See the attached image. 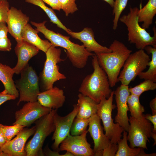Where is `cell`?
Listing matches in <instances>:
<instances>
[{
  "label": "cell",
  "instance_id": "cell-1",
  "mask_svg": "<svg viewBox=\"0 0 156 156\" xmlns=\"http://www.w3.org/2000/svg\"><path fill=\"white\" fill-rule=\"evenodd\" d=\"M47 21L39 23L31 21V23L41 33L52 46L62 47L66 50L67 57L73 66L82 69L86 66L89 57L94 53L88 51L83 45L75 43L70 40V37L56 33L47 28L45 25Z\"/></svg>",
  "mask_w": 156,
  "mask_h": 156
},
{
  "label": "cell",
  "instance_id": "cell-2",
  "mask_svg": "<svg viewBox=\"0 0 156 156\" xmlns=\"http://www.w3.org/2000/svg\"><path fill=\"white\" fill-rule=\"evenodd\" d=\"M112 51L109 53L95 54L98 63L108 77L110 86H115L120 70L132 51L123 43L114 40L109 47Z\"/></svg>",
  "mask_w": 156,
  "mask_h": 156
},
{
  "label": "cell",
  "instance_id": "cell-3",
  "mask_svg": "<svg viewBox=\"0 0 156 156\" xmlns=\"http://www.w3.org/2000/svg\"><path fill=\"white\" fill-rule=\"evenodd\" d=\"M92 56L93 71L83 79L78 91L99 103L103 99L109 98L112 91L107 75L99 65L96 55Z\"/></svg>",
  "mask_w": 156,
  "mask_h": 156
},
{
  "label": "cell",
  "instance_id": "cell-4",
  "mask_svg": "<svg viewBox=\"0 0 156 156\" xmlns=\"http://www.w3.org/2000/svg\"><path fill=\"white\" fill-rule=\"evenodd\" d=\"M139 8L131 7L129 11L127 14L120 17L119 20L125 24L128 31L129 42L135 44L139 49H144L147 46H151L156 48V30L154 27L153 28L154 34L153 36L146 29L139 24L137 13Z\"/></svg>",
  "mask_w": 156,
  "mask_h": 156
},
{
  "label": "cell",
  "instance_id": "cell-5",
  "mask_svg": "<svg viewBox=\"0 0 156 156\" xmlns=\"http://www.w3.org/2000/svg\"><path fill=\"white\" fill-rule=\"evenodd\" d=\"M57 111V109H52L49 113L35 122L34 135L25 147L26 156L44 155L42 146L46 138L55 130L53 115Z\"/></svg>",
  "mask_w": 156,
  "mask_h": 156
},
{
  "label": "cell",
  "instance_id": "cell-6",
  "mask_svg": "<svg viewBox=\"0 0 156 156\" xmlns=\"http://www.w3.org/2000/svg\"><path fill=\"white\" fill-rule=\"evenodd\" d=\"M45 53L46 60L40 78L44 91L53 88L54 83L56 81L66 78L65 75L60 72L57 64L65 60L60 57V49L52 45Z\"/></svg>",
  "mask_w": 156,
  "mask_h": 156
},
{
  "label": "cell",
  "instance_id": "cell-7",
  "mask_svg": "<svg viewBox=\"0 0 156 156\" xmlns=\"http://www.w3.org/2000/svg\"><path fill=\"white\" fill-rule=\"evenodd\" d=\"M114 91L108 98H104L98 103L97 114L101 120L105 134L112 143L117 144L121 138L124 130L118 123H114L112 112L116 106L113 104Z\"/></svg>",
  "mask_w": 156,
  "mask_h": 156
},
{
  "label": "cell",
  "instance_id": "cell-8",
  "mask_svg": "<svg viewBox=\"0 0 156 156\" xmlns=\"http://www.w3.org/2000/svg\"><path fill=\"white\" fill-rule=\"evenodd\" d=\"M21 77L15 85L19 92L18 105L22 102H34L37 100L40 91L39 78L32 67L27 64L21 71Z\"/></svg>",
  "mask_w": 156,
  "mask_h": 156
},
{
  "label": "cell",
  "instance_id": "cell-9",
  "mask_svg": "<svg viewBox=\"0 0 156 156\" xmlns=\"http://www.w3.org/2000/svg\"><path fill=\"white\" fill-rule=\"evenodd\" d=\"M150 56L144 49L131 53L126 60L118 78L121 84L128 85L148 65Z\"/></svg>",
  "mask_w": 156,
  "mask_h": 156
},
{
  "label": "cell",
  "instance_id": "cell-10",
  "mask_svg": "<svg viewBox=\"0 0 156 156\" xmlns=\"http://www.w3.org/2000/svg\"><path fill=\"white\" fill-rule=\"evenodd\" d=\"M127 140L131 148L140 147L148 150L147 142L151 137L153 129L152 123L146 119L143 114L140 118H136L130 116Z\"/></svg>",
  "mask_w": 156,
  "mask_h": 156
},
{
  "label": "cell",
  "instance_id": "cell-11",
  "mask_svg": "<svg viewBox=\"0 0 156 156\" xmlns=\"http://www.w3.org/2000/svg\"><path fill=\"white\" fill-rule=\"evenodd\" d=\"M52 109L41 105L37 101L27 102L15 114V120L13 124H18L28 127Z\"/></svg>",
  "mask_w": 156,
  "mask_h": 156
},
{
  "label": "cell",
  "instance_id": "cell-12",
  "mask_svg": "<svg viewBox=\"0 0 156 156\" xmlns=\"http://www.w3.org/2000/svg\"><path fill=\"white\" fill-rule=\"evenodd\" d=\"M78 111L77 105H73L72 111L64 116L58 114L56 112L53 115L55 128L52 137L54 142L52 148L54 151H60L59 146L61 142L69 134L71 126Z\"/></svg>",
  "mask_w": 156,
  "mask_h": 156
},
{
  "label": "cell",
  "instance_id": "cell-13",
  "mask_svg": "<svg viewBox=\"0 0 156 156\" xmlns=\"http://www.w3.org/2000/svg\"><path fill=\"white\" fill-rule=\"evenodd\" d=\"M87 130L79 135H68L61 143L59 151H65L72 153L74 156H94L93 150L87 141Z\"/></svg>",
  "mask_w": 156,
  "mask_h": 156
},
{
  "label": "cell",
  "instance_id": "cell-14",
  "mask_svg": "<svg viewBox=\"0 0 156 156\" xmlns=\"http://www.w3.org/2000/svg\"><path fill=\"white\" fill-rule=\"evenodd\" d=\"M29 20V17L21 10L13 6L10 8L6 23L8 32L15 40L16 45H19L22 43L23 40L21 33Z\"/></svg>",
  "mask_w": 156,
  "mask_h": 156
},
{
  "label": "cell",
  "instance_id": "cell-15",
  "mask_svg": "<svg viewBox=\"0 0 156 156\" xmlns=\"http://www.w3.org/2000/svg\"><path fill=\"white\" fill-rule=\"evenodd\" d=\"M129 88L128 85L121 84L114 91L117 111L115 121L127 132L129 126L127 115L129 109L127 103L128 97L130 94Z\"/></svg>",
  "mask_w": 156,
  "mask_h": 156
},
{
  "label": "cell",
  "instance_id": "cell-16",
  "mask_svg": "<svg viewBox=\"0 0 156 156\" xmlns=\"http://www.w3.org/2000/svg\"><path fill=\"white\" fill-rule=\"evenodd\" d=\"M35 131V126L30 128H24L14 138L7 141L0 150L7 156H26L25 151L26 142Z\"/></svg>",
  "mask_w": 156,
  "mask_h": 156
},
{
  "label": "cell",
  "instance_id": "cell-17",
  "mask_svg": "<svg viewBox=\"0 0 156 156\" xmlns=\"http://www.w3.org/2000/svg\"><path fill=\"white\" fill-rule=\"evenodd\" d=\"M101 120L97 114L93 116L90 118L87 130L93 140V150L95 156H102L103 150L112 143L104 133Z\"/></svg>",
  "mask_w": 156,
  "mask_h": 156
},
{
  "label": "cell",
  "instance_id": "cell-18",
  "mask_svg": "<svg viewBox=\"0 0 156 156\" xmlns=\"http://www.w3.org/2000/svg\"><path fill=\"white\" fill-rule=\"evenodd\" d=\"M66 32L72 38L77 39L83 43V45L88 52H94L96 54L100 53H109L110 49L99 44L95 40L92 29L88 27L79 32H75L69 29Z\"/></svg>",
  "mask_w": 156,
  "mask_h": 156
},
{
  "label": "cell",
  "instance_id": "cell-19",
  "mask_svg": "<svg viewBox=\"0 0 156 156\" xmlns=\"http://www.w3.org/2000/svg\"><path fill=\"white\" fill-rule=\"evenodd\" d=\"M65 99L63 90L55 86L40 92L38 94L37 101L44 107L57 109L63 106Z\"/></svg>",
  "mask_w": 156,
  "mask_h": 156
},
{
  "label": "cell",
  "instance_id": "cell-20",
  "mask_svg": "<svg viewBox=\"0 0 156 156\" xmlns=\"http://www.w3.org/2000/svg\"><path fill=\"white\" fill-rule=\"evenodd\" d=\"M14 51L18 60L13 69L14 73L18 74L28 64L30 60L38 54L39 50L34 46L23 40L20 45H16Z\"/></svg>",
  "mask_w": 156,
  "mask_h": 156
},
{
  "label": "cell",
  "instance_id": "cell-21",
  "mask_svg": "<svg viewBox=\"0 0 156 156\" xmlns=\"http://www.w3.org/2000/svg\"><path fill=\"white\" fill-rule=\"evenodd\" d=\"M35 29H34L28 23L21 33L23 40L45 53L52 46L51 44L48 40L41 39L38 35L39 31Z\"/></svg>",
  "mask_w": 156,
  "mask_h": 156
},
{
  "label": "cell",
  "instance_id": "cell-22",
  "mask_svg": "<svg viewBox=\"0 0 156 156\" xmlns=\"http://www.w3.org/2000/svg\"><path fill=\"white\" fill-rule=\"evenodd\" d=\"M98 103L89 97L80 93L78 95V111L76 117L90 118L97 114Z\"/></svg>",
  "mask_w": 156,
  "mask_h": 156
},
{
  "label": "cell",
  "instance_id": "cell-23",
  "mask_svg": "<svg viewBox=\"0 0 156 156\" xmlns=\"http://www.w3.org/2000/svg\"><path fill=\"white\" fill-rule=\"evenodd\" d=\"M14 73L13 68L0 63V80L4 87L3 91L6 94L14 95L17 98L19 93L13 79Z\"/></svg>",
  "mask_w": 156,
  "mask_h": 156
},
{
  "label": "cell",
  "instance_id": "cell-24",
  "mask_svg": "<svg viewBox=\"0 0 156 156\" xmlns=\"http://www.w3.org/2000/svg\"><path fill=\"white\" fill-rule=\"evenodd\" d=\"M127 132L124 130L123 138L118 142V148L115 156H155L156 153L146 154L144 149L140 147L132 148L128 145L127 140Z\"/></svg>",
  "mask_w": 156,
  "mask_h": 156
},
{
  "label": "cell",
  "instance_id": "cell-25",
  "mask_svg": "<svg viewBox=\"0 0 156 156\" xmlns=\"http://www.w3.org/2000/svg\"><path fill=\"white\" fill-rule=\"evenodd\" d=\"M141 5L137 13L138 21L142 23L141 27L146 29L152 24L156 14V0H148L142 8Z\"/></svg>",
  "mask_w": 156,
  "mask_h": 156
},
{
  "label": "cell",
  "instance_id": "cell-26",
  "mask_svg": "<svg viewBox=\"0 0 156 156\" xmlns=\"http://www.w3.org/2000/svg\"><path fill=\"white\" fill-rule=\"evenodd\" d=\"M145 49L148 54H151V59L149 61L148 66V70L145 72H141L138 75L140 79L150 80L156 82V48L151 46L145 47Z\"/></svg>",
  "mask_w": 156,
  "mask_h": 156
},
{
  "label": "cell",
  "instance_id": "cell-27",
  "mask_svg": "<svg viewBox=\"0 0 156 156\" xmlns=\"http://www.w3.org/2000/svg\"><path fill=\"white\" fill-rule=\"evenodd\" d=\"M25 2L37 6L42 9L50 19V21L56 24L57 26L66 32L69 29H68L60 21L52 8H49L42 0H25Z\"/></svg>",
  "mask_w": 156,
  "mask_h": 156
},
{
  "label": "cell",
  "instance_id": "cell-28",
  "mask_svg": "<svg viewBox=\"0 0 156 156\" xmlns=\"http://www.w3.org/2000/svg\"><path fill=\"white\" fill-rule=\"evenodd\" d=\"M140 97L130 94L127 99V103L131 116L136 118L141 117L145 112L144 107L140 103Z\"/></svg>",
  "mask_w": 156,
  "mask_h": 156
},
{
  "label": "cell",
  "instance_id": "cell-29",
  "mask_svg": "<svg viewBox=\"0 0 156 156\" xmlns=\"http://www.w3.org/2000/svg\"><path fill=\"white\" fill-rule=\"evenodd\" d=\"M90 118H81L76 117L71 126L70 131V135L73 136L79 135L86 130Z\"/></svg>",
  "mask_w": 156,
  "mask_h": 156
},
{
  "label": "cell",
  "instance_id": "cell-30",
  "mask_svg": "<svg viewBox=\"0 0 156 156\" xmlns=\"http://www.w3.org/2000/svg\"><path fill=\"white\" fill-rule=\"evenodd\" d=\"M156 89V82L150 80H145L134 87L129 88V91L130 94L140 96L146 91L154 90Z\"/></svg>",
  "mask_w": 156,
  "mask_h": 156
},
{
  "label": "cell",
  "instance_id": "cell-31",
  "mask_svg": "<svg viewBox=\"0 0 156 156\" xmlns=\"http://www.w3.org/2000/svg\"><path fill=\"white\" fill-rule=\"evenodd\" d=\"M128 0H114L112 14L114 15L113 20V29L116 30L118 21L123 11L125 9Z\"/></svg>",
  "mask_w": 156,
  "mask_h": 156
},
{
  "label": "cell",
  "instance_id": "cell-32",
  "mask_svg": "<svg viewBox=\"0 0 156 156\" xmlns=\"http://www.w3.org/2000/svg\"><path fill=\"white\" fill-rule=\"evenodd\" d=\"M24 127L18 124L7 126L0 123V129L7 141L13 139Z\"/></svg>",
  "mask_w": 156,
  "mask_h": 156
},
{
  "label": "cell",
  "instance_id": "cell-33",
  "mask_svg": "<svg viewBox=\"0 0 156 156\" xmlns=\"http://www.w3.org/2000/svg\"><path fill=\"white\" fill-rule=\"evenodd\" d=\"M61 5V9L65 12L66 16L73 14L78 10L75 3L76 0H58Z\"/></svg>",
  "mask_w": 156,
  "mask_h": 156
},
{
  "label": "cell",
  "instance_id": "cell-34",
  "mask_svg": "<svg viewBox=\"0 0 156 156\" xmlns=\"http://www.w3.org/2000/svg\"><path fill=\"white\" fill-rule=\"evenodd\" d=\"M10 8L9 3L8 0H0V23H6Z\"/></svg>",
  "mask_w": 156,
  "mask_h": 156
},
{
  "label": "cell",
  "instance_id": "cell-35",
  "mask_svg": "<svg viewBox=\"0 0 156 156\" xmlns=\"http://www.w3.org/2000/svg\"><path fill=\"white\" fill-rule=\"evenodd\" d=\"M12 44L8 37L0 38V51H9L12 49Z\"/></svg>",
  "mask_w": 156,
  "mask_h": 156
},
{
  "label": "cell",
  "instance_id": "cell-36",
  "mask_svg": "<svg viewBox=\"0 0 156 156\" xmlns=\"http://www.w3.org/2000/svg\"><path fill=\"white\" fill-rule=\"evenodd\" d=\"M118 148L117 144L111 143L109 146L103 150L102 156H115Z\"/></svg>",
  "mask_w": 156,
  "mask_h": 156
},
{
  "label": "cell",
  "instance_id": "cell-37",
  "mask_svg": "<svg viewBox=\"0 0 156 156\" xmlns=\"http://www.w3.org/2000/svg\"><path fill=\"white\" fill-rule=\"evenodd\" d=\"M43 151L44 155L48 156H74L72 153L68 151H66L64 154H60L58 151L51 150L48 146L45 148Z\"/></svg>",
  "mask_w": 156,
  "mask_h": 156
},
{
  "label": "cell",
  "instance_id": "cell-38",
  "mask_svg": "<svg viewBox=\"0 0 156 156\" xmlns=\"http://www.w3.org/2000/svg\"><path fill=\"white\" fill-rule=\"evenodd\" d=\"M44 3L49 5L53 10L60 11L61 5L58 0H42Z\"/></svg>",
  "mask_w": 156,
  "mask_h": 156
},
{
  "label": "cell",
  "instance_id": "cell-39",
  "mask_svg": "<svg viewBox=\"0 0 156 156\" xmlns=\"http://www.w3.org/2000/svg\"><path fill=\"white\" fill-rule=\"evenodd\" d=\"M16 98L15 96L6 94L3 91L0 92V106L8 101L14 100Z\"/></svg>",
  "mask_w": 156,
  "mask_h": 156
},
{
  "label": "cell",
  "instance_id": "cell-40",
  "mask_svg": "<svg viewBox=\"0 0 156 156\" xmlns=\"http://www.w3.org/2000/svg\"><path fill=\"white\" fill-rule=\"evenodd\" d=\"M8 29L5 22L0 23V38L7 37Z\"/></svg>",
  "mask_w": 156,
  "mask_h": 156
},
{
  "label": "cell",
  "instance_id": "cell-41",
  "mask_svg": "<svg viewBox=\"0 0 156 156\" xmlns=\"http://www.w3.org/2000/svg\"><path fill=\"white\" fill-rule=\"evenodd\" d=\"M144 118L149 120L153 124L152 132L156 133V114L153 115L149 114L144 115Z\"/></svg>",
  "mask_w": 156,
  "mask_h": 156
},
{
  "label": "cell",
  "instance_id": "cell-42",
  "mask_svg": "<svg viewBox=\"0 0 156 156\" xmlns=\"http://www.w3.org/2000/svg\"><path fill=\"white\" fill-rule=\"evenodd\" d=\"M150 106L151 110L152 115L156 114V97H155L150 101Z\"/></svg>",
  "mask_w": 156,
  "mask_h": 156
},
{
  "label": "cell",
  "instance_id": "cell-43",
  "mask_svg": "<svg viewBox=\"0 0 156 156\" xmlns=\"http://www.w3.org/2000/svg\"><path fill=\"white\" fill-rule=\"evenodd\" d=\"M7 142L0 129V149Z\"/></svg>",
  "mask_w": 156,
  "mask_h": 156
},
{
  "label": "cell",
  "instance_id": "cell-44",
  "mask_svg": "<svg viewBox=\"0 0 156 156\" xmlns=\"http://www.w3.org/2000/svg\"><path fill=\"white\" fill-rule=\"evenodd\" d=\"M106 2H107L108 4H109V5L112 7H113L114 0H103Z\"/></svg>",
  "mask_w": 156,
  "mask_h": 156
},
{
  "label": "cell",
  "instance_id": "cell-45",
  "mask_svg": "<svg viewBox=\"0 0 156 156\" xmlns=\"http://www.w3.org/2000/svg\"><path fill=\"white\" fill-rule=\"evenodd\" d=\"M154 140V142L153 145H155L156 144V133H155L152 132L151 135V137Z\"/></svg>",
  "mask_w": 156,
  "mask_h": 156
}]
</instances>
